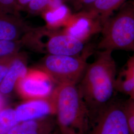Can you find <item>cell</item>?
<instances>
[{"mask_svg":"<svg viewBox=\"0 0 134 134\" xmlns=\"http://www.w3.org/2000/svg\"><path fill=\"white\" fill-rule=\"evenodd\" d=\"M24 45L23 40L14 41L0 40V57L18 54Z\"/></svg>","mask_w":134,"mask_h":134,"instance_id":"18","label":"cell"},{"mask_svg":"<svg viewBox=\"0 0 134 134\" xmlns=\"http://www.w3.org/2000/svg\"><path fill=\"white\" fill-rule=\"evenodd\" d=\"M31 0H15L16 7L19 12L25 10Z\"/></svg>","mask_w":134,"mask_h":134,"instance_id":"24","label":"cell"},{"mask_svg":"<svg viewBox=\"0 0 134 134\" xmlns=\"http://www.w3.org/2000/svg\"><path fill=\"white\" fill-rule=\"evenodd\" d=\"M54 30L47 26L34 28L23 40L24 45L54 55L77 56L86 49V42Z\"/></svg>","mask_w":134,"mask_h":134,"instance_id":"4","label":"cell"},{"mask_svg":"<svg viewBox=\"0 0 134 134\" xmlns=\"http://www.w3.org/2000/svg\"><path fill=\"white\" fill-rule=\"evenodd\" d=\"M133 3H134V2H133Z\"/></svg>","mask_w":134,"mask_h":134,"instance_id":"28","label":"cell"},{"mask_svg":"<svg viewBox=\"0 0 134 134\" xmlns=\"http://www.w3.org/2000/svg\"><path fill=\"white\" fill-rule=\"evenodd\" d=\"M28 71L26 58L19 53L0 83V93L3 94L11 93L15 87L17 82L25 76Z\"/></svg>","mask_w":134,"mask_h":134,"instance_id":"11","label":"cell"},{"mask_svg":"<svg viewBox=\"0 0 134 134\" xmlns=\"http://www.w3.org/2000/svg\"><path fill=\"white\" fill-rule=\"evenodd\" d=\"M102 26L99 19L88 12L82 10L72 14L63 31L86 42L92 36L100 32Z\"/></svg>","mask_w":134,"mask_h":134,"instance_id":"8","label":"cell"},{"mask_svg":"<svg viewBox=\"0 0 134 134\" xmlns=\"http://www.w3.org/2000/svg\"><path fill=\"white\" fill-rule=\"evenodd\" d=\"M18 123L36 120L55 114V109L50 96L45 98L27 100L14 109Z\"/></svg>","mask_w":134,"mask_h":134,"instance_id":"9","label":"cell"},{"mask_svg":"<svg viewBox=\"0 0 134 134\" xmlns=\"http://www.w3.org/2000/svg\"><path fill=\"white\" fill-rule=\"evenodd\" d=\"M88 134H131L125 101L114 98L99 115Z\"/></svg>","mask_w":134,"mask_h":134,"instance_id":"6","label":"cell"},{"mask_svg":"<svg viewBox=\"0 0 134 134\" xmlns=\"http://www.w3.org/2000/svg\"><path fill=\"white\" fill-rule=\"evenodd\" d=\"M134 83L129 71L125 68L119 76L116 78L115 90L131 97L134 91Z\"/></svg>","mask_w":134,"mask_h":134,"instance_id":"16","label":"cell"},{"mask_svg":"<svg viewBox=\"0 0 134 134\" xmlns=\"http://www.w3.org/2000/svg\"><path fill=\"white\" fill-rule=\"evenodd\" d=\"M127 0H97L88 9L85 10L96 16L102 24L108 19L115 10L119 9Z\"/></svg>","mask_w":134,"mask_h":134,"instance_id":"13","label":"cell"},{"mask_svg":"<svg viewBox=\"0 0 134 134\" xmlns=\"http://www.w3.org/2000/svg\"><path fill=\"white\" fill-rule=\"evenodd\" d=\"M125 103L127 111L128 123L130 130L131 134H134V111L127 106L126 101Z\"/></svg>","mask_w":134,"mask_h":134,"instance_id":"22","label":"cell"},{"mask_svg":"<svg viewBox=\"0 0 134 134\" xmlns=\"http://www.w3.org/2000/svg\"><path fill=\"white\" fill-rule=\"evenodd\" d=\"M2 100H1V99H0V110L3 109V108H2Z\"/></svg>","mask_w":134,"mask_h":134,"instance_id":"26","label":"cell"},{"mask_svg":"<svg viewBox=\"0 0 134 134\" xmlns=\"http://www.w3.org/2000/svg\"><path fill=\"white\" fill-rule=\"evenodd\" d=\"M56 125L55 120L47 116L19 123L7 134H52Z\"/></svg>","mask_w":134,"mask_h":134,"instance_id":"12","label":"cell"},{"mask_svg":"<svg viewBox=\"0 0 134 134\" xmlns=\"http://www.w3.org/2000/svg\"><path fill=\"white\" fill-rule=\"evenodd\" d=\"M126 68L127 69V70L130 72V74L132 77V78H133L134 83V53L133 54V55L132 56H131L128 60L127 63H126ZM130 98L134 99V88L133 95Z\"/></svg>","mask_w":134,"mask_h":134,"instance_id":"23","label":"cell"},{"mask_svg":"<svg viewBox=\"0 0 134 134\" xmlns=\"http://www.w3.org/2000/svg\"><path fill=\"white\" fill-rule=\"evenodd\" d=\"M126 104L128 107L134 111V99L130 98L129 99L126 101Z\"/></svg>","mask_w":134,"mask_h":134,"instance_id":"25","label":"cell"},{"mask_svg":"<svg viewBox=\"0 0 134 134\" xmlns=\"http://www.w3.org/2000/svg\"><path fill=\"white\" fill-rule=\"evenodd\" d=\"M19 54L9 56L0 57V83L4 78L12 64Z\"/></svg>","mask_w":134,"mask_h":134,"instance_id":"19","label":"cell"},{"mask_svg":"<svg viewBox=\"0 0 134 134\" xmlns=\"http://www.w3.org/2000/svg\"><path fill=\"white\" fill-rule=\"evenodd\" d=\"M69 0H31L25 10L29 14H42L44 11L49 9L57 7L68 3Z\"/></svg>","mask_w":134,"mask_h":134,"instance_id":"15","label":"cell"},{"mask_svg":"<svg viewBox=\"0 0 134 134\" xmlns=\"http://www.w3.org/2000/svg\"><path fill=\"white\" fill-rule=\"evenodd\" d=\"M0 11L19 15L15 0H0Z\"/></svg>","mask_w":134,"mask_h":134,"instance_id":"21","label":"cell"},{"mask_svg":"<svg viewBox=\"0 0 134 134\" xmlns=\"http://www.w3.org/2000/svg\"><path fill=\"white\" fill-rule=\"evenodd\" d=\"M60 134H88L90 115L77 85H57L50 96Z\"/></svg>","mask_w":134,"mask_h":134,"instance_id":"2","label":"cell"},{"mask_svg":"<svg viewBox=\"0 0 134 134\" xmlns=\"http://www.w3.org/2000/svg\"><path fill=\"white\" fill-rule=\"evenodd\" d=\"M52 134H60V133H59V132H58V130H57L56 131H55L54 133H53Z\"/></svg>","mask_w":134,"mask_h":134,"instance_id":"27","label":"cell"},{"mask_svg":"<svg viewBox=\"0 0 134 134\" xmlns=\"http://www.w3.org/2000/svg\"><path fill=\"white\" fill-rule=\"evenodd\" d=\"M97 0H69L68 3L75 13L88 9Z\"/></svg>","mask_w":134,"mask_h":134,"instance_id":"20","label":"cell"},{"mask_svg":"<svg viewBox=\"0 0 134 134\" xmlns=\"http://www.w3.org/2000/svg\"><path fill=\"white\" fill-rule=\"evenodd\" d=\"M109 50H101L95 61L87 64L77 85L88 110L91 128L114 98L116 64Z\"/></svg>","mask_w":134,"mask_h":134,"instance_id":"1","label":"cell"},{"mask_svg":"<svg viewBox=\"0 0 134 134\" xmlns=\"http://www.w3.org/2000/svg\"><path fill=\"white\" fill-rule=\"evenodd\" d=\"M47 27L55 29L60 26H64L72 14L71 10L66 4H63L57 7L49 9L44 11L43 13Z\"/></svg>","mask_w":134,"mask_h":134,"instance_id":"14","label":"cell"},{"mask_svg":"<svg viewBox=\"0 0 134 134\" xmlns=\"http://www.w3.org/2000/svg\"><path fill=\"white\" fill-rule=\"evenodd\" d=\"M119 9L102 25L97 48L100 50H122L134 53V3H125Z\"/></svg>","mask_w":134,"mask_h":134,"instance_id":"3","label":"cell"},{"mask_svg":"<svg viewBox=\"0 0 134 134\" xmlns=\"http://www.w3.org/2000/svg\"><path fill=\"white\" fill-rule=\"evenodd\" d=\"M91 54V49L86 48L81 54L77 56L48 54L42 62L41 71L57 85H77L86 70L87 59Z\"/></svg>","mask_w":134,"mask_h":134,"instance_id":"5","label":"cell"},{"mask_svg":"<svg viewBox=\"0 0 134 134\" xmlns=\"http://www.w3.org/2000/svg\"><path fill=\"white\" fill-rule=\"evenodd\" d=\"M33 29L19 15L0 11V40H23Z\"/></svg>","mask_w":134,"mask_h":134,"instance_id":"10","label":"cell"},{"mask_svg":"<svg viewBox=\"0 0 134 134\" xmlns=\"http://www.w3.org/2000/svg\"><path fill=\"white\" fill-rule=\"evenodd\" d=\"M18 123L14 109L3 108L0 110V134H7Z\"/></svg>","mask_w":134,"mask_h":134,"instance_id":"17","label":"cell"},{"mask_svg":"<svg viewBox=\"0 0 134 134\" xmlns=\"http://www.w3.org/2000/svg\"><path fill=\"white\" fill-rule=\"evenodd\" d=\"M52 81L41 70H29L17 82L15 87L25 100L45 98L53 91Z\"/></svg>","mask_w":134,"mask_h":134,"instance_id":"7","label":"cell"}]
</instances>
